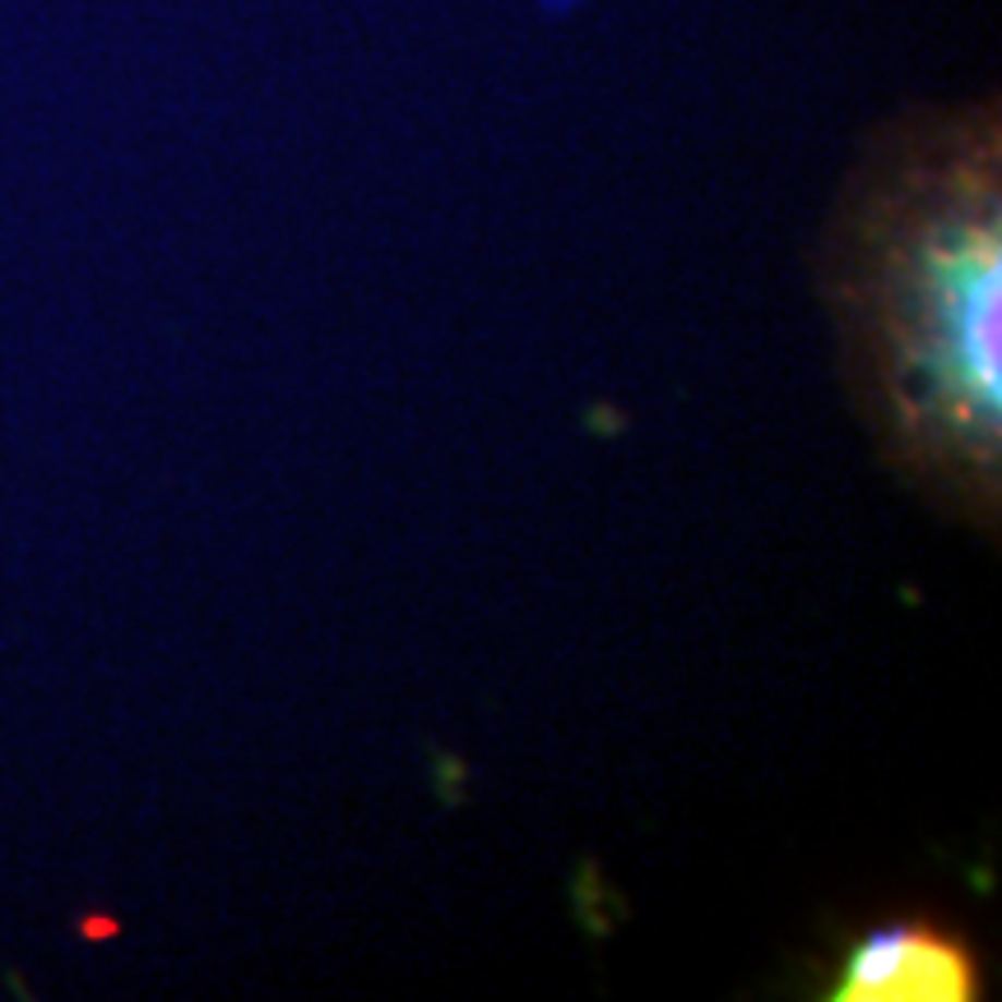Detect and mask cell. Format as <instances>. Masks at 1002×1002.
Returning a JSON list of instances; mask_svg holds the SVG:
<instances>
[{"mask_svg": "<svg viewBox=\"0 0 1002 1002\" xmlns=\"http://www.w3.org/2000/svg\"><path fill=\"white\" fill-rule=\"evenodd\" d=\"M1002 232L998 195L970 186L923 214L878 269L882 381L915 446L970 473L1002 436Z\"/></svg>", "mask_w": 1002, "mask_h": 1002, "instance_id": "1", "label": "cell"}, {"mask_svg": "<svg viewBox=\"0 0 1002 1002\" xmlns=\"http://www.w3.org/2000/svg\"><path fill=\"white\" fill-rule=\"evenodd\" d=\"M835 1002H970L979 998V961L961 938L933 923L868 928L845 952Z\"/></svg>", "mask_w": 1002, "mask_h": 1002, "instance_id": "2", "label": "cell"}, {"mask_svg": "<svg viewBox=\"0 0 1002 1002\" xmlns=\"http://www.w3.org/2000/svg\"><path fill=\"white\" fill-rule=\"evenodd\" d=\"M543 14H553V20H567V14H576L585 0H539Z\"/></svg>", "mask_w": 1002, "mask_h": 1002, "instance_id": "3", "label": "cell"}]
</instances>
